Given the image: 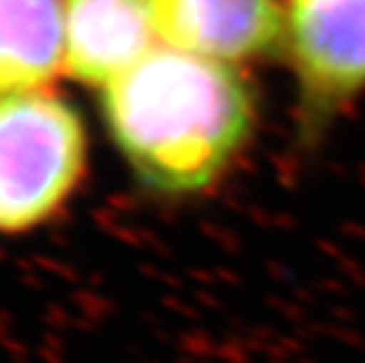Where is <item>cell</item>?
Instances as JSON below:
<instances>
[{"label": "cell", "instance_id": "obj_5", "mask_svg": "<svg viewBox=\"0 0 365 363\" xmlns=\"http://www.w3.org/2000/svg\"><path fill=\"white\" fill-rule=\"evenodd\" d=\"M144 0H66L64 71L92 88H108L153 45Z\"/></svg>", "mask_w": 365, "mask_h": 363}, {"label": "cell", "instance_id": "obj_2", "mask_svg": "<svg viewBox=\"0 0 365 363\" xmlns=\"http://www.w3.org/2000/svg\"><path fill=\"white\" fill-rule=\"evenodd\" d=\"M88 165L81 113L50 92L0 97V234L48 222Z\"/></svg>", "mask_w": 365, "mask_h": 363}, {"label": "cell", "instance_id": "obj_4", "mask_svg": "<svg viewBox=\"0 0 365 363\" xmlns=\"http://www.w3.org/2000/svg\"><path fill=\"white\" fill-rule=\"evenodd\" d=\"M165 48L236 66L283 55L285 7L278 0H144Z\"/></svg>", "mask_w": 365, "mask_h": 363}, {"label": "cell", "instance_id": "obj_3", "mask_svg": "<svg viewBox=\"0 0 365 363\" xmlns=\"http://www.w3.org/2000/svg\"><path fill=\"white\" fill-rule=\"evenodd\" d=\"M285 50L307 126L316 130L365 90V0H287Z\"/></svg>", "mask_w": 365, "mask_h": 363}, {"label": "cell", "instance_id": "obj_6", "mask_svg": "<svg viewBox=\"0 0 365 363\" xmlns=\"http://www.w3.org/2000/svg\"><path fill=\"white\" fill-rule=\"evenodd\" d=\"M66 0H0V97L45 90L64 71Z\"/></svg>", "mask_w": 365, "mask_h": 363}, {"label": "cell", "instance_id": "obj_1", "mask_svg": "<svg viewBox=\"0 0 365 363\" xmlns=\"http://www.w3.org/2000/svg\"><path fill=\"white\" fill-rule=\"evenodd\" d=\"M113 144L146 187L198 194L236 163L255 130V95L236 66L153 48L102 92Z\"/></svg>", "mask_w": 365, "mask_h": 363}]
</instances>
